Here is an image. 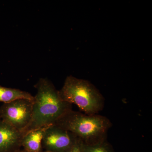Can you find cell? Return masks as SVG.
Masks as SVG:
<instances>
[{
	"label": "cell",
	"mask_w": 152,
	"mask_h": 152,
	"mask_svg": "<svg viewBox=\"0 0 152 152\" xmlns=\"http://www.w3.org/2000/svg\"><path fill=\"white\" fill-rule=\"evenodd\" d=\"M35 87L37 92L33 101L31 119L23 136L34 130L54 124L72 110V104L62 100L58 91L48 79H40Z\"/></svg>",
	"instance_id": "cell-1"
},
{
	"label": "cell",
	"mask_w": 152,
	"mask_h": 152,
	"mask_svg": "<svg viewBox=\"0 0 152 152\" xmlns=\"http://www.w3.org/2000/svg\"><path fill=\"white\" fill-rule=\"evenodd\" d=\"M70 132L86 145H93L107 140L108 132L112 126L107 117L96 114L89 115L72 110L55 123Z\"/></svg>",
	"instance_id": "cell-2"
},
{
	"label": "cell",
	"mask_w": 152,
	"mask_h": 152,
	"mask_svg": "<svg viewBox=\"0 0 152 152\" xmlns=\"http://www.w3.org/2000/svg\"><path fill=\"white\" fill-rule=\"evenodd\" d=\"M58 93L63 101L75 104L87 115L97 114L104 108V99L102 95L86 80L68 76Z\"/></svg>",
	"instance_id": "cell-3"
},
{
	"label": "cell",
	"mask_w": 152,
	"mask_h": 152,
	"mask_svg": "<svg viewBox=\"0 0 152 152\" xmlns=\"http://www.w3.org/2000/svg\"><path fill=\"white\" fill-rule=\"evenodd\" d=\"M33 105V101L24 99L4 103L0 107V118L23 134L31 119Z\"/></svg>",
	"instance_id": "cell-4"
},
{
	"label": "cell",
	"mask_w": 152,
	"mask_h": 152,
	"mask_svg": "<svg viewBox=\"0 0 152 152\" xmlns=\"http://www.w3.org/2000/svg\"><path fill=\"white\" fill-rule=\"evenodd\" d=\"M78 137L70 132L56 124L47 128L43 137V151L52 152H68Z\"/></svg>",
	"instance_id": "cell-5"
},
{
	"label": "cell",
	"mask_w": 152,
	"mask_h": 152,
	"mask_svg": "<svg viewBox=\"0 0 152 152\" xmlns=\"http://www.w3.org/2000/svg\"><path fill=\"white\" fill-rule=\"evenodd\" d=\"M23 137L21 132L0 121V152H14L20 149Z\"/></svg>",
	"instance_id": "cell-6"
},
{
	"label": "cell",
	"mask_w": 152,
	"mask_h": 152,
	"mask_svg": "<svg viewBox=\"0 0 152 152\" xmlns=\"http://www.w3.org/2000/svg\"><path fill=\"white\" fill-rule=\"evenodd\" d=\"M49 126L34 130L24 135L21 143L23 149L26 152L43 151L42 145L43 137L46 130Z\"/></svg>",
	"instance_id": "cell-7"
},
{
	"label": "cell",
	"mask_w": 152,
	"mask_h": 152,
	"mask_svg": "<svg viewBox=\"0 0 152 152\" xmlns=\"http://www.w3.org/2000/svg\"><path fill=\"white\" fill-rule=\"evenodd\" d=\"M21 99L33 101L34 96L30 93L18 89L6 88L0 86V102L7 103Z\"/></svg>",
	"instance_id": "cell-8"
},
{
	"label": "cell",
	"mask_w": 152,
	"mask_h": 152,
	"mask_svg": "<svg viewBox=\"0 0 152 152\" xmlns=\"http://www.w3.org/2000/svg\"><path fill=\"white\" fill-rule=\"evenodd\" d=\"M83 152H115L113 148L107 140L93 145L84 143Z\"/></svg>",
	"instance_id": "cell-9"
},
{
	"label": "cell",
	"mask_w": 152,
	"mask_h": 152,
	"mask_svg": "<svg viewBox=\"0 0 152 152\" xmlns=\"http://www.w3.org/2000/svg\"><path fill=\"white\" fill-rule=\"evenodd\" d=\"M84 143L78 138L74 145L68 152H83Z\"/></svg>",
	"instance_id": "cell-10"
},
{
	"label": "cell",
	"mask_w": 152,
	"mask_h": 152,
	"mask_svg": "<svg viewBox=\"0 0 152 152\" xmlns=\"http://www.w3.org/2000/svg\"><path fill=\"white\" fill-rule=\"evenodd\" d=\"M14 152H26V151H25L23 149L20 148V149L17 150V151H15Z\"/></svg>",
	"instance_id": "cell-11"
},
{
	"label": "cell",
	"mask_w": 152,
	"mask_h": 152,
	"mask_svg": "<svg viewBox=\"0 0 152 152\" xmlns=\"http://www.w3.org/2000/svg\"><path fill=\"white\" fill-rule=\"evenodd\" d=\"M42 152H52L50 151H43Z\"/></svg>",
	"instance_id": "cell-12"
},
{
	"label": "cell",
	"mask_w": 152,
	"mask_h": 152,
	"mask_svg": "<svg viewBox=\"0 0 152 152\" xmlns=\"http://www.w3.org/2000/svg\"><path fill=\"white\" fill-rule=\"evenodd\" d=\"M1 118H0V121H1Z\"/></svg>",
	"instance_id": "cell-13"
}]
</instances>
